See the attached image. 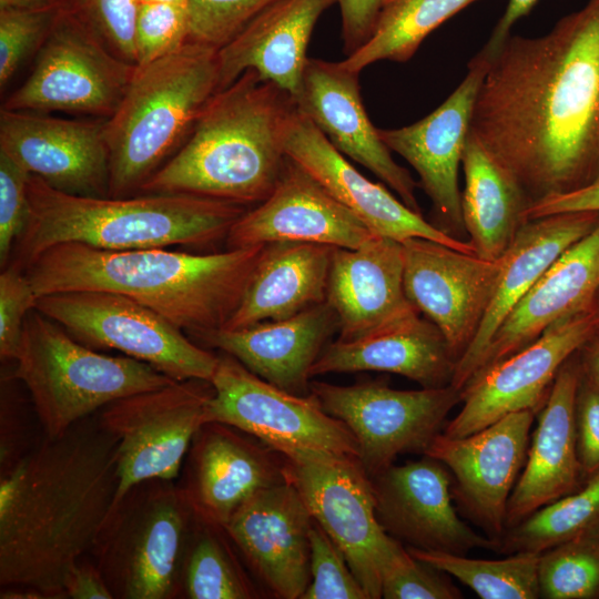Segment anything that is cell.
I'll return each instance as SVG.
<instances>
[{
  "label": "cell",
  "mask_w": 599,
  "mask_h": 599,
  "mask_svg": "<svg viewBox=\"0 0 599 599\" xmlns=\"http://www.w3.org/2000/svg\"><path fill=\"white\" fill-rule=\"evenodd\" d=\"M469 133L522 186L529 205L599 176V0L545 35H509L488 60Z\"/></svg>",
  "instance_id": "obj_1"
},
{
  "label": "cell",
  "mask_w": 599,
  "mask_h": 599,
  "mask_svg": "<svg viewBox=\"0 0 599 599\" xmlns=\"http://www.w3.org/2000/svg\"><path fill=\"white\" fill-rule=\"evenodd\" d=\"M91 416L43 441L0 480L1 598H64L113 505L118 441Z\"/></svg>",
  "instance_id": "obj_2"
},
{
  "label": "cell",
  "mask_w": 599,
  "mask_h": 599,
  "mask_svg": "<svg viewBox=\"0 0 599 599\" xmlns=\"http://www.w3.org/2000/svg\"><path fill=\"white\" fill-rule=\"evenodd\" d=\"M264 245L195 254L161 248L106 251L62 243L26 274L38 297L99 291L129 297L192 336L223 328L238 307Z\"/></svg>",
  "instance_id": "obj_3"
},
{
  "label": "cell",
  "mask_w": 599,
  "mask_h": 599,
  "mask_svg": "<svg viewBox=\"0 0 599 599\" xmlns=\"http://www.w3.org/2000/svg\"><path fill=\"white\" fill-rule=\"evenodd\" d=\"M295 100L253 70L217 91L182 146L140 193H183L260 204L272 193L286 153Z\"/></svg>",
  "instance_id": "obj_4"
},
{
  "label": "cell",
  "mask_w": 599,
  "mask_h": 599,
  "mask_svg": "<svg viewBox=\"0 0 599 599\" xmlns=\"http://www.w3.org/2000/svg\"><path fill=\"white\" fill-rule=\"evenodd\" d=\"M28 196V222L9 261L23 270L42 252L62 243L106 251L176 245L207 248L225 241L247 210L242 204L183 193L74 195L31 174Z\"/></svg>",
  "instance_id": "obj_5"
},
{
  "label": "cell",
  "mask_w": 599,
  "mask_h": 599,
  "mask_svg": "<svg viewBox=\"0 0 599 599\" xmlns=\"http://www.w3.org/2000/svg\"><path fill=\"white\" fill-rule=\"evenodd\" d=\"M219 91L217 49L187 40L135 68L115 112L105 119L109 197L140 193L182 146Z\"/></svg>",
  "instance_id": "obj_6"
},
{
  "label": "cell",
  "mask_w": 599,
  "mask_h": 599,
  "mask_svg": "<svg viewBox=\"0 0 599 599\" xmlns=\"http://www.w3.org/2000/svg\"><path fill=\"white\" fill-rule=\"evenodd\" d=\"M14 361L12 376L27 387L50 438L116 399L176 382L135 358L95 352L35 308L26 317Z\"/></svg>",
  "instance_id": "obj_7"
},
{
  "label": "cell",
  "mask_w": 599,
  "mask_h": 599,
  "mask_svg": "<svg viewBox=\"0 0 599 599\" xmlns=\"http://www.w3.org/2000/svg\"><path fill=\"white\" fill-rule=\"evenodd\" d=\"M194 511L179 484L148 479L111 509L91 551L113 598L175 599Z\"/></svg>",
  "instance_id": "obj_8"
},
{
  "label": "cell",
  "mask_w": 599,
  "mask_h": 599,
  "mask_svg": "<svg viewBox=\"0 0 599 599\" xmlns=\"http://www.w3.org/2000/svg\"><path fill=\"white\" fill-rule=\"evenodd\" d=\"M282 455L286 481L343 551L367 599L382 598L383 572L406 547L379 525L372 479L359 459L306 449Z\"/></svg>",
  "instance_id": "obj_9"
},
{
  "label": "cell",
  "mask_w": 599,
  "mask_h": 599,
  "mask_svg": "<svg viewBox=\"0 0 599 599\" xmlns=\"http://www.w3.org/2000/svg\"><path fill=\"white\" fill-rule=\"evenodd\" d=\"M35 309L92 348H110L144 362L175 380L211 382L219 355L183 329L123 295L78 291L38 297Z\"/></svg>",
  "instance_id": "obj_10"
},
{
  "label": "cell",
  "mask_w": 599,
  "mask_h": 599,
  "mask_svg": "<svg viewBox=\"0 0 599 599\" xmlns=\"http://www.w3.org/2000/svg\"><path fill=\"white\" fill-rule=\"evenodd\" d=\"M135 68L116 57L71 7L62 4L32 71L1 109L109 119Z\"/></svg>",
  "instance_id": "obj_11"
},
{
  "label": "cell",
  "mask_w": 599,
  "mask_h": 599,
  "mask_svg": "<svg viewBox=\"0 0 599 599\" xmlns=\"http://www.w3.org/2000/svg\"><path fill=\"white\" fill-rule=\"evenodd\" d=\"M311 393L353 433L359 463L370 478L399 455H425L443 433L449 412L461 402L460 390L453 385L403 390L382 379L347 386L314 380Z\"/></svg>",
  "instance_id": "obj_12"
},
{
  "label": "cell",
  "mask_w": 599,
  "mask_h": 599,
  "mask_svg": "<svg viewBox=\"0 0 599 599\" xmlns=\"http://www.w3.org/2000/svg\"><path fill=\"white\" fill-rule=\"evenodd\" d=\"M213 394L211 382L191 378L122 397L101 409L100 426L118 441L119 486L111 509L144 480L179 477Z\"/></svg>",
  "instance_id": "obj_13"
},
{
  "label": "cell",
  "mask_w": 599,
  "mask_h": 599,
  "mask_svg": "<svg viewBox=\"0 0 599 599\" xmlns=\"http://www.w3.org/2000/svg\"><path fill=\"white\" fill-rule=\"evenodd\" d=\"M211 383L214 394L205 422L233 426L281 454L306 449L358 458L353 433L327 414L312 393L285 392L222 352Z\"/></svg>",
  "instance_id": "obj_14"
},
{
  "label": "cell",
  "mask_w": 599,
  "mask_h": 599,
  "mask_svg": "<svg viewBox=\"0 0 599 599\" xmlns=\"http://www.w3.org/2000/svg\"><path fill=\"white\" fill-rule=\"evenodd\" d=\"M596 331L591 308L567 316L527 346L477 372L461 388V409L443 434L466 436L520 410L537 415L560 367Z\"/></svg>",
  "instance_id": "obj_15"
},
{
  "label": "cell",
  "mask_w": 599,
  "mask_h": 599,
  "mask_svg": "<svg viewBox=\"0 0 599 599\" xmlns=\"http://www.w3.org/2000/svg\"><path fill=\"white\" fill-rule=\"evenodd\" d=\"M535 416L531 410L510 413L461 437L440 433L425 454L448 468L459 509L498 546L506 530L507 505L526 461Z\"/></svg>",
  "instance_id": "obj_16"
},
{
  "label": "cell",
  "mask_w": 599,
  "mask_h": 599,
  "mask_svg": "<svg viewBox=\"0 0 599 599\" xmlns=\"http://www.w3.org/2000/svg\"><path fill=\"white\" fill-rule=\"evenodd\" d=\"M479 51L454 92L422 120L398 129H378L384 143L417 172L419 185L432 202V223L446 234L463 240L458 171L468 139L475 100L488 68Z\"/></svg>",
  "instance_id": "obj_17"
},
{
  "label": "cell",
  "mask_w": 599,
  "mask_h": 599,
  "mask_svg": "<svg viewBox=\"0 0 599 599\" xmlns=\"http://www.w3.org/2000/svg\"><path fill=\"white\" fill-rule=\"evenodd\" d=\"M402 244L406 297L441 332L458 362L493 298L500 258L485 260L420 237Z\"/></svg>",
  "instance_id": "obj_18"
},
{
  "label": "cell",
  "mask_w": 599,
  "mask_h": 599,
  "mask_svg": "<svg viewBox=\"0 0 599 599\" xmlns=\"http://www.w3.org/2000/svg\"><path fill=\"white\" fill-rule=\"evenodd\" d=\"M376 518L407 548L467 555L474 548L496 551L498 542L460 519L453 504V478L439 460L390 465L372 477Z\"/></svg>",
  "instance_id": "obj_19"
},
{
  "label": "cell",
  "mask_w": 599,
  "mask_h": 599,
  "mask_svg": "<svg viewBox=\"0 0 599 599\" xmlns=\"http://www.w3.org/2000/svg\"><path fill=\"white\" fill-rule=\"evenodd\" d=\"M314 518L288 481L264 488L224 526L247 570L277 599H301L311 582Z\"/></svg>",
  "instance_id": "obj_20"
},
{
  "label": "cell",
  "mask_w": 599,
  "mask_h": 599,
  "mask_svg": "<svg viewBox=\"0 0 599 599\" xmlns=\"http://www.w3.org/2000/svg\"><path fill=\"white\" fill-rule=\"evenodd\" d=\"M0 151L55 190L109 197L105 119L68 120L1 109Z\"/></svg>",
  "instance_id": "obj_21"
},
{
  "label": "cell",
  "mask_w": 599,
  "mask_h": 599,
  "mask_svg": "<svg viewBox=\"0 0 599 599\" xmlns=\"http://www.w3.org/2000/svg\"><path fill=\"white\" fill-rule=\"evenodd\" d=\"M284 457L223 423L205 422L184 459L183 489L195 516L225 526L260 490L286 481Z\"/></svg>",
  "instance_id": "obj_22"
},
{
  "label": "cell",
  "mask_w": 599,
  "mask_h": 599,
  "mask_svg": "<svg viewBox=\"0 0 599 599\" xmlns=\"http://www.w3.org/2000/svg\"><path fill=\"white\" fill-rule=\"evenodd\" d=\"M376 236L311 173L286 155L267 199L232 226L227 248L302 242L356 248Z\"/></svg>",
  "instance_id": "obj_23"
},
{
  "label": "cell",
  "mask_w": 599,
  "mask_h": 599,
  "mask_svg": "<svg viewBox=\"0 0 599 599\" xmlns=\"http://www.w3.org/2000/svg\"><path fill=\"white\" fill-rule=\"evenodd\" d=\"M285 153L311 173L373 233L398 242L420 237L460 252L473 245L437 229L380 183L363 175L296 106L287 124Z\"/></svg>",
  "instance_id": "obj_24"
},
{
  "label": "cell",
  "mask_w": 599,
  "mask_h": 599,
  "mask_svg": "<svg viewBox=\"0 0 599 599\" xmlns=\"http://www.w3.org/2000/svg\"><path fill=\"white\" fill-rule=\"evenodd\" d=\"M359 73L342 61L308 58L296 105L338 152L365 166L409 209L422 213L416 197L417 183L409 171L393 159L379 130L366 113Z\"/></svg>",
  "instance_id": "obj_25"
},
{
  "label": "cell",
  "mask_w": 599,
  "mask_h": 599,
  "mask_svg": "<svg viewBox=\"0 0 599 599\" xmlns=\"http://www.w3.org/2000/svg\"><path fill=\"white\" fill-rule=\"evenodd\" d=\"M338 332L337 316L324 302L294 316L193 336L205 348L226 353L270 384L291 394H311V368Z\"/></svg>",
  "instance_id": "obj_26"
},
{
  "label": "cell",
  "mask_w": 599,
  "mask_h": 599,
  "mask_svg": "<svg viewBox=\"0 0 599 599\" xmlns=\"http://www.w3.org/2000/svg\"><path fill=\"white\" fill-rule=\"evenodd\" d=\"M581 374L577 352L560 367L537 414L538 423L526 461L507 505L506 529L572 494L586 481L578 459L573 416Z\"/></svg>",
  "instance_id": "obj_27"
},
{
  "label": "cell",
  "mask_w": 599,
  "mask_h": 599,
  "mask_svg": "<svg viewBox=\"0 0 599 599\" xmlns=\"http://www.w3.org/2000/svg\"><path fill=\"white\" fill-rule=\"evenodd\" d=\"M599 222V212L579 211L526 221L500 257L493 298L480 327L456 364L451 385L461 390L477 370L494 334L512 308L552 262L587 235Z\"/></svg>",
  "instance_id": "obj_28"
},
{
  "label": "cell",
  "mask_w": 599,
  "mask_h": 599,
  "mask_svg": "<svg viewBox=\"0 0 599 599\" xmlns=\"http://www.w3.org/2000/svg\"><path fill=\"white\" fill-rule=\"evenodd\" d=\"M326 301L338 321V341L363 337L416 309L404 290L402 242L374 236L356 248L335 247Z\"/></svg>",
  "instance_id": "obj_29"
},
{
  "label": "cell",
  "mask_w": 599,
  "mask_h": 599,
  "mask_svg": "<svg viewBox=\"0 0 599 599\" xmlns=\"http://www.w3.org/2000/svg\"><path fill=\"white\" fill-rule=\"evenodd\" d=\"M336 0H277L217 49L219 91L245 71L297 99L307 48L322 13Z\"/></svg>",
  "instance_id": "obj_30"
},
{
  "label": "cell",
  "mask_w": 599,
  "mask_h": 599,
  "mask_svg": "<svg viewBox=\"0 0 599 599\" xmlns=\"http://www.w3.org/2000/svg\"><path fill=\"white\" fill-rule=\"evenodd\" d=\"M457 359L441 332L417 309L354 341L329 342L311 377L357 372L393 373L424 388L451 385Z\"/></svg>",
  "instance_id": "obj_31"
},
{
  "label": "cell",
  "mask_w": 599,
  "mask_h": 599,
  "mask_svg": "<svg viewBox=\"0 0 599 599\" xmlns=\"http://www.w3.org/2000/svg\"><path fill=\"white\" fill-rule=\"evenodd\" d=\"M598 288L599 222L562 252L512 308L475 374L527 346L551 324L590 309Z\"/></svg>",
  "instance_id": "obj_32"
},
{
  "label": "cell",
  "mask_w": 599,
  "mask_h": 599,
  "mask_svg": "<svg viewBox=\"0 0 599 599\" xmlns=\"http://www.w3.org/2000/svg\"><path fill=\"white\" fill-rule=\"evenodd\" d=\"M334 248L302 242L264 245L244 296L223 328L284 319L326 302Z\"/></svg>",
  "instance_id": "obj_33"
},
{
  "label": "cell",
  "mask_w": 599,
  "mask_h": 599,
  "mask_svg": "<svg viewBox=\"0 0 599 599\" xmlns=\"http://www.w3.org/2000/svg\"><path fill=\"white\" fill-rule=\"evenodd\" d=\"M461 214L476 255L499 260L527 221L529 200L512 172L473 134L461 158Z\"/></svg>",
  "instance_id": "obj_34"
},
{
  "label": "cell",
  "mask_w": 599,
  "mask_h": 599,
  "mask_svg": "<svg viewBox=\"0 0 599 599\" xmlns=\"http://www.w3.org/2000/svg\"><path fill=\"white\" fill-rule=\"evenodd\" d=\"M264 595L224 526L194 514L181 566L177 598L256 599Z\"/></svg>",
  "instance_id": "obj_35"
},
{
  "label": "cell",
  "mask_w": 599,
  "mask_h": 599,
  "mask_svg": "<svg viewBox=\"0 0 599 599\" xmlns=\"http://www.w3.org/2000/svg\"><path fill=\"white\" fill-rule=\"evenodd\" d=\"M476 0H382L373 34L342 63L356 72L383 60H409L437 27Z\"/></svg>",
  "instance_id": "obj_36"
},
{
  "label": "cell",
  "mask_w": 599,
  "mask_h": 599,
  "mask_svg": "<svg viewBox=\"0 0 599 599\" xmlns=\"http://www.w3.org/2000/svg\"><path fill=\"white\" fill-rule=\"evenodd\" d=\"M599 524V470L565 497L507 528L497 552H542Z\"/></svg>",
  "instance_id": "obj_37"
},
{
  "label": "cell",
  "mask_w": 599,
  "mask_h": 599,
  "mask_svg": "<svg viewBox=\"0 0 599 599\" xmlns=\"http://www.w3.org/2000/svg\"><path fill=\"white\" fill-rule=\"evenodd\" d=\"M407 550L414 558L456 578L481 599L540 597L538 585L540 552H516L505 559L489 560L416 548Z\"/></svg>",
  "instance_id": "obj_38"
},
{
  "label": "cell",
  "mask_w": 599,
  "mask_h": 599,
  "mask_svg": "<svg viewBox=\"0 0 599 599\" xmlns=\"http://www.w3.org/2000/svg\"><path fill=\"white\" fill-rule=\"evenodd\" d=\"M538 585L547 599L599 598V524L540 552Z\"/></svg>",
  "instance_id": "obj_39"
},
{
  "label": "cell",
  "mask_w": 599,
  "mask_h": 599,
  "mask_svg": "<svg viewBox=\"0 0 599 599\" xmlns=\"http://www.w3.org/2000/svg\"><path fill=\"white\" fill-rule=\"evenodd\" d=\"M62 3L37 9H0V87L37 54L49 34Z\"/></svg>",
  "instance_id": "obj_40"
},
{
  "label": "cell",
  "mask_w": 599,
  "mask_h": 599,
  "mask_svg": "<svg viewBox=\"0 0 599 599\" xmlns=\"http://www.w3.org/2000/svg\"><path fill=\"white\" fill-rule=\"evenodd\" d=\"M309 544L311 582L301 599H367L345 555L315 520Z\"/></svg>",
  "instance_id": "obj_41"
},
{
  "label": "cell",
  "mask_w": 599,
  "mask_h": 599,
  "mask_svg": "<svg viewBox=\"0 0 599 599\" xmlns=\"http://www.w3.org/2000/svg\"><path fill=\"white\" fill-rule=\"evenodd\" d=\"M277 0H189V40L220 49Z\"/></svg>",
  "instance_id": "obj_42"
},
{
  "label": "cell",
  "mask_w": 599,
  "mask_h": 599,
  "mask_svg": "<svg viewBox=\"0 0 599 599\" xmlns=\"http://www.w3.org/2000/svg\"><path fill=\"white\" fill-rule=\"evenodd\" d=\"M189 40L186 7L141 2L135 22L136 67L152 62Z\"/></svg>",
  "instance_id": "obj_43"
},
{
  "label": "cell",
  "mask_w": 599,
  "mask_h": 599,
  "mask_svg": "<svg viewBox=\"0 0 599 599\" xmlns=\"http://www.w3.org/2000/svg\"><path fill=\"white\" fill-rule=\"evenodd\" d=\"M139 7L140 0H73L71 6L116 57L134 65Z\"/></svg>",
  "instance_id": "obj_44"
},
{
  "label": "cell",
  "mask_w": 599,
  "mask_h": 599,
  "mask_svg": "<svg viewBox=\"0 0 599 599\" xmlns=\"http://www.w3.org/2000/svg\"><path fill=\"white\" fill-rule=\"evenodd\" d=\"M385 599H459L461 591L444 571L414 558L407 548L385 569Z\"/></svg>",
  "instance_id": "obj_45"
},
{
  "label": "cell",
  "mask_w": 599,
  "mask_h": 599,
  "mask_svg": "<svg viewBox=\"0 0 599 599\" xmlns=\"http://www.w3.org/2000/svg\"><path fill=\"white\" fill-rule=\"evenodd\" d=\"M28 173L0 151V263L4 267L29 217Z\"/></svg>",
  "instance_id": "obj_46"
},
{
  "label": "cell",
  "mask_w": 599,
  "mask_h": 599,
  "mask_svg": "<svg viewBox=\"0 0 599 599\" xmlns=\"http://www.w3.org/2000/svg\"><path fill=\"white\" fill-rule=\"evenodd\" d=\"M37 300L26 271L12 263L6 265L0 274L1 359H16L26 317Z\"/></svg>",
  "instance_id": "obj_47"
},
{
  "label": "cell",
  "mask_w": 599,
  "mask_h": 599,
  "mask_svg": "<svg viewBox=\"0 0 599 599\" xmlns=\"http://www.w3.org/2000/svg\"><path fill=\"white\" fill-rule=\"evenodd\" d=\"M573 416L578 459L587 479L599 470V387L583 373L575 398Z\"/></svg>",
  "instance_id": "obj_48"
},
{
  "label": "cell",
  "mask_w": 599,
  "mask_h": 599,
  "mask_svg": "<svg viewBox=\"0 0 599 599\" xmlns=\"http://www.w3.org/2000/svg\"><path fill=\"white\" fill-rule=\"evenodd\" d=\"M342 20L345 55L363 47L374 32L382 0H336Z\"/></svg>",
  "instance_id": "obj_49"
},
{
  "label": "cell",
  "mask_w": 599,
  "mask_h": 599,
  "mask_svg": "<svg viewBox=\"0 0 599 599\" xmlns=\"http://www.w3.org/2000/svg\"><path fill=\"white\" fill-rule=\"evenodd\" d=\"M579 211L599 212V176L577 190L531 203L526 211V219L528 221L550 214Z\"/></svg>",
  "instance_id": "obj_50"
},
{
  "label": "cell",
  "mask_w": 599,
  "mask_h": 599,
  "mask_svg": "<svg viewBox=\"0 0 599 599\" xmlns=\"http://www.w3.org/2000/svg\"><path fill=\"white\" fill-rule=\"evenodd\" d=\"M63 591L70 599H114L95 562L85 557L70 570Z\"/></svg>",
  "instance_id": "obj_51"
},
{
  "label": "cell",
  "mask_w": 599,
  "mask_h": 599,
  "mask_svg": "<svg viewBox=\"0 0 599 599\" xmlns=\"http://www.w3.org/2000/svg\"><path fill=\"white\" fill-rule=\"evenodd\" d=\"M537 1L538 0H509L502 17L493 30L488 42L480 50L488 60L499 50L510 35L512 26L528 13Z\"/></svg>",
  "instance_id": "obj_52"
},
{
  "label": "cell",
  "mask_w": 599,
  "mask_h": 599,
  "mask_svg": "<svg viewBox=\"0 0 599 599\" xmlns=\"http://www.w3.org/2000/svg\"><path fill=\"white\" fill-rule=\"evenodd\" d=\"M582 373L599 387V331L578 351Z\"/></svg>",
  "instance_id": "obj_53"
},
{
  "label": "cell",
  "mask_w": 599,
  "mask_h": 599,
  "mask_svg": "<svg viewBox=\"0 0 599 599\" xmlns=\"http://www.w3.org/2000/svg\"><path fill=\"white\" fill-rule=\"evenodd\" d=\"M61 3L60 0H0V9H37Z\"/></svg>",
  "instance_id": "obj_54"
},
{
  "label": "cell",
  "mask_w": 599,
  "mask_h": 599,
  "mask_svg": "<svg viewBox=\"0 0 599 599\" xmlns=\"http://www.w3.org/2000/svg\"><path fill=\"white\" fill-rule=\"evenodd\" d=\"M591 311L595 315L596 323H597V331H599V288L593 297L592 304H591Z\"/></svg>",
  "instance_id": "obj_55"
},
{
  "label": "cell",
  "mask_w": 599,
  "mask_h": 599,
  "mask_svg": "<svg viewBox=\"0 0 599 599\" xmlns=\"http://www.w3.org/2000/svg\"><path fill=\"white\" fill-rule=\"evenodd\" d=\"M141 2L169 3L187 8L189 0H140V3Z\"/></svg>",
  "instance_id": "obj_56"
}]
</instances>
